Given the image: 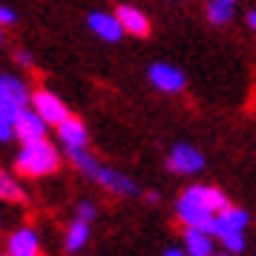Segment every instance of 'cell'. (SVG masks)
I'll use <instances>...</instances> for the list:
<instances>
[{
	"instance_id": "d6986e66",
	"label": "cell",
	"mask_w": 256,
	"mask_h": 256,
	"mask_svg": "<svg viewBox=\"0 0 256 256\" xmlns=\"http://www.w3.org/2000/svg\"><path fill=\"white\" fill-rule=\"evenodd\" d=\"M216 242L224 248V254H230V256H236V254H242L244 250V233L242 230H233V233H224V236H219Z\"/></svg>"
},
{
	"instance_id": "7c38bea8",
	"label": "cell",
	"mask_w": 256,
	"mask_h": 256,
	"mask_svg": "<svg viewBox=\"0 0 256 256\" xmlns=\"http://www.w3.org/2000/svg\"><path fill=\"white\" fill-rule=\"evenodd\" d=\"M6 250H9V256H38L40 254V236L35 228H18L6 239Z\"/></svg>"
},
{
	"instance_id": "e0dca14e",
	"label": "cell",
	"mask_w": 256,
	"mask_h": 256,
	"mask_svg": "<svg viewBox=\"0 0 256 256\" xmlns=\"http://www.w3.org/2000/svg\"><path fill=\"white\" fill-rule=\"evenodd\" d=\"M90 233H92V228L86 224V222H70V228H66V233H64V250L66 254H78L84 244L90 242Z\"/></svg>"
},
{
	"instance_id": "484cf974",
	"label": "cell",
	"mask_w": 256,
	"mask_h": 256,
	"mask_svg": "<svg viewBox=\"0 0 256 256\" xmlns=\"http://www.w3.org/2000/svg\"><path fill=\"white\" fill-rule=\"evenodd\" d=\"M144 196H147V202H150V204H156V202H158V193H156V190H147Z\"/></svg>"
},
{
	"instance_id": "7402d4cb",
	"label": "cell",
	"mask_w": 256,
	"mask_h": 256,
	"mask_svg": "<svg viewBox=\"0 0 256 256\" xmlns=\"http://www.w3.org/2000/svg\"><path fill=\"white\" fill-rule=\"evenodd\" d=\"M14 20H18V14H14V9H12V6H3V3H0V26L6 29V26H12Z\"/></svg>"
},
{
	"instance_id": "f1b7e54d",
	"label": "cell",
	"mask_w": 256,
	"mask_h": 256,
	"mask_svg": "<svg viewBox=\"0 0 256 256\" xmlns=\"http://www.w3.org/2000/svg\"><path fill=\"white\" fill-rule=\"evenodd\" d=\"M228 3H230V6H236V3H239V0H228Z\"/></svg>"
},
{
	"instance_id": "9a60e30c",
	"label": "cell",
	"mask_w": 256,
	"mask_h": 256,
	"mask_svg": "<svg viewBox=\"0 0 256 256\" xmlns=\"http://www.w3.org/2000/svg\"><path fill=\"white\" fill-rule=\"evenodd\" d=\"M182 250L187 256H210L216 250V239L208 230H196V228H184V239H182Z\"/></svg>"
},
{
	"instance_id": "30bf717a",
	"label": "cell",
	"mask_w": 256,
	"mask_h": 256,
	"mask_svg": "<svg viewBox=\"0 0 256 256\" xmlns=\"http://www.w3.org/2000/svg\"><path fill=\"white\" fill-rule=\"evenodd\" d=\"M55 132H58L60 147H66V152L86 150V144H90V130H86V124H84L81 118H75V116L64 118L58 127H55Z\"/></svg>"
},
{
	"instance_id": "52a82bcc",
	"label": "cell",
	"mask_w": 256,
	"mask_h": 256,
	"mask_svg": "<svg viewBox=\"0 0 256 256\" xmlns=\"http://www.w3.org/2000/svg\"><path fill=\"white\" fill-rule=\"evenodd\" d=\"M46 124H44V118L38 116L32 106H24L20 112H14L12 118V132L14 138L26 144V141H38V138H46Z\"/></svg>"
},
{
	"instance_id": "44dd1931",
	"label": "cell",
	"mask_w": 256,
	"mask_h": 256,
	"mask_svg": "<svg viewBox=\"0 0 256 256\" xmlns=\"http://www.w3.org/2000/svg\"><path fill=\"white\" fill-rule=\"evenodd\" d=\"M14 132H12V116H6V112H0V144H6V141H12Z\"/></svg>"
},
{
	"instance_id": "83f0119b",
	"label": "cell",
	"mask_w": 256,
	"mask_h": 256,
	"mask_svg": "<svg viewBox=\"0 0 256 256\" xmlns=\"http://www.w3.org/2000/svg\"><path fill=\"white\" fill-rule=\"evenodd\" d=\"M3 38H6V35H3V26H0V44H3Z\"/></svg>"
},
{
	"instance_id": "ac0fdd59",
	"label": "cell",
	"mask_w": 256,
	"mask_h": 256,
	"mask_svg": "<svg viewBox=\"0 0 256 256\" xmlns=\"http://www.w3.org/2000/svg\"><path fill=\"white\" fill-rule=\"evenodd\" d=\"M208 20L213 26H228L233 20V6L228 0H210L208 3Z\"/></svg>"
},
{
	"instance_id": "5b68a950",
	"label": "cell",
	"mask_w": 256,
	"mask_h": 256,
	"mask_svg": "<svg viewBox=\"0 0 256 256\" xmlns=\"http://www.w3.org/2000/svg\"><path fill=\"white\" fill-rule=\"evenodd\" d=\"M204 152L198 150V147H193V144H176L173 150H170V156H167V167L173 170V173L178 176H196L204 170Z\"/></svg>"
},
{
	"instance_id": "cb8c5ba5",
	"label": "cell",
	"mask_w": 256,
	"mask_h": 256,
	"mask_svg": "<svg viewBox=\"0 0 256 256\" xmlns=\"http://www.w3.org/2000/svg\"><path fill=\"white\" fill-rule=\"evenodd\" d=\"M162 256H187V254L182 250V248H167V250H164Z\"/></svg>"
},
{
	"instance_id": "d4e9b609",
	"label": "cell",
	"mask_w": 256,
	"mask_h": 256,
	"mask_svg": "<svg viewBox=\"0 0 256 256\" xmlns=\"http://www.w3.org/2000/svg\"><path fill=\"white\" fill-rule=\"evenodd\" d=\"M244 24H248V29H254V26H256V12H254V9L248 12V18H244Z\"/></svg>"
},
{
	"instance_id": "4316f807",
	"label": "cell",
	"mask_w": 256,
	"mask_h": 256,
	"mask_svg": "<svg viewBox=\"0 0 256 256\" xmlns=\"http://www.w3.org/2000/svg\"><path fill=\"white\" fill-rule=\"evenodd\" d=\"M210 256H230V254H224V250H213Z\"/></svg>"
},
{
	"instance_id": "277c9868",
	"label": "cell",
	"mask_w": 256,
	"mask_h": 256,
	"mask_svg": "<svg viewBox=\"0 0 256 256\" xmlns=\"http://www.w3.org/2000/svg\"><path fill=\"white\" fill-rule=\"evenodd\" d=\"M29 106L44 118L46 127H58L60 121L70 116V106L64 104V98H58L52 90H35L32 98H29Z\"/></svg>"
},
{
	"instance_id": "8992f818",
	"label": "cell",
	"mask_w": 256,
	"mask_h": 256,
	"mask_svg": "<svg viewBox=\"0 0 256 256\" xmlns=\"http://www.w3.org/2000/svg\"><path fill=\"white\" fill-rule=\"evenodd\" d=\"M147 78H150V84L158 92H167V95L182 92L187 86V75L178 66H173V64H152L147 70Z\"/></svg>"
},
{
	"instance_id": "5bb4252c",
	"label": "cell",
	"mask_w": 256,
	"mask_h": 256,
	"mask_svg": "<svg viewBox=\"0 0 256 256\" xmlns=\"http://www.w3.org/2000/svg\"><path fill=\"white\" fill-rule=\"evenodd\" d=\"M86 26H90L101 40H106V44H118V40L124 38V32H121V26H118L112 12H90Z\"/></svg>"
},
{
	"instance_id": "ba28073f",
	"label": "cell",
	"mask_w": 256,
	"mask_h": 256,
	"mask_svg": "<svg viewBox=\"0 0 256 256\" xmlns=\"http://www.w3.org/2000/svg\"><path fill=\"white\" fill-rule=\"evenodd\" d=\"M182 196L190 198V202H196L198 208H204L208 213H213V216L230 204L228 193L219 190V187H213V184H190V187H184V193H182Z\"/></svg>"
},
{
	"instance_id": "4fadbf2b",
	"label": "cell",
	"mask_w": 256,
	"mask_h": 256,
	"mask_svg": "<svg viewBox=\"0 0 256 256\" xmlns=\"http://www.w3.org/2000/svg\"><path fill=\"white\" fill-rule=\"evenodd\" d=\"M176 216L184 228H196V230H208L213 222V213H208L204 208H198L196 202H190L184 196H178V202H176Z\"/></svg>"
},
{
	"instance_id": "603a6c76",
	"label": "cell",
	"mask_w": 256,
	"mask_h": 256,
	"mask_svg": "<svg viewBox=\"0 0 256 256\" xmlns=\"http://www.w3.org/2000/svg\"><path fill=\"white\" fill-rule=\"evenodd\" d=\"M14 58L20 60V64H24V66H32V64H35V60H32V55H29V52H26V49H18V52H14Z\"/></svg>"
},
{
	"instance_id": "ffe728a7",
	"label": "cell",
	"mask_w": 256,
	"mask_h": 256,
	"mask_svg": "<svg viewBox=\"0 0 256 256\" xmlns=\"http://www.w3.org/2000/svg\"><path fill=\"white\" fill-rule=\"evenodd\" d=\"M95 216H98V208H95L90 198H81V202L75 204V219H78V222H86V224H92Z\"/></svg>"
},
{
	"instance_id": "f546056e",
	"label": "cell",
	"mask_w": 256,
	"mask_h": 256,
	"mask_svg": "<svg viewBox=\"0 0 256 256\" xmlns=\"http://www.w3.org/2000/svg\"><path fill=\"white\" fill-rule=\"evenodd\" d=\"M0 228H3V219H0Z\"/></svg>"
},
{
	"instance_id": "8fae6325",
	"label": "cell",
	"mask_w": 256,
	"mask_h": 256,
	"mask_svg": "<svg viewBox=\"0 0 256 256\" xmlns=\"http://www.w3.org/2000/svg\"><path fill=\"white\" fill-rule=\"evenodd\" d=\"M116 20H118V26H121V32L124 35H132V38H147L150 35V18L141 12V9H136V6H118L116 12Z\"/></svg>"
},
{
	"instance_id": "7a4b0ae2",
	"label": "cell",
	"mask_w": 256,
	"mask_h": 256,
	"mask_svg": "<svg viewBox=\"0 0 256 256\" xmlns=\"http://www.w3.org/2000/svg\"><path fill=\"white\" fill-rule=\"evenodd\" d=\"M14 170L26 178H44L60 170V150L49 138L26 141L14 156Z\"/></svg>"
},
{
	"instance_id": "6da1fadb",
	"label": "cell",
	"mask_w": 256,
	"mask_h": 256,
	"mask_svg": "<svg viewBox=\"0 0 256 256\" xmlns=\"http://www.w3.org/2000/svg\"><path fill=\"white\" fill-rule=\"evenodd\" d=\"M70 162L78 167V173H84L86 178H92L95 184L104 187L106 193H112V196H138V193H141L138 184H136L130 176H124L121 170H116V167L101 164L92 152L70 150Z\"/></svg>"
},
{
	"instance_id": "2e32d148",
	"label": "cell",
	"mask_w": 256,
	"mask_h": 256,
	"mask_svg": "<svg viewBox=\"0 0 256 256\" xmlns=\"http://www.w3.org/2000/svg\"><path fill=\"white\" fill-rule=\"evenodd\" d=\"M26 198H29L26 187L20 184L9 170L0 167V202H9V204H26Z\"/></svg>"
},
{
	"instance_id": "9c48e42d",
	"label": "cell",
	"mask_w": 256,
	"mask_h": 256,
	"mask_svg": "<svg viewBox=\"0 0 256 256\" xmlns=\"http://www.w3.org/2000/svg\"><path fill=\"white\" fill-rule=\"evenodd\" d=\"M248 224H250V216H248V210L242 208H233V204H228L224 210H219L216 216H213V222H210L208 233L213 236V239H219V236H224V233H233V230H248Z\"/></svg>"
},
{
	"instance_id": "3957f363",
	"label": "cell",
	"mask_w": 256,
	"mask_h": 256,
	"mask_svg": "<svg viewBox=\"0 0 256 256\" xmlns=\"http://www.w3.org/2000/svg\"><path fill=\"white\" fill-rule=\"evenodd\" d=\"M29 98H32V90L24 78H18L12 72H0V112L14 118V112L29 106Z\"/></svg>"
}]
</instances>
